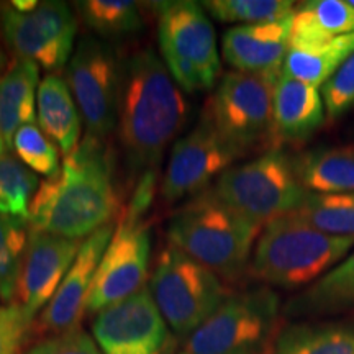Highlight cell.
<instances>
[{"mask_svg": "<svg viewBox=\"0 0 354 354\" xmlns=\"http://www.w3.org/2000/svg\"><path fill=\"white\" fill-rule=\"evenodd\" d=\"M113 167L105 140L86 135L59 171L39 184L30 205V228L81 240L112 223L120 209Z\"/></svg>", "mask_w": 354, "mask_h": 354, "instance_id": "1", "label": "cell"}, {"mask_svg": "<svg viewBox=\"0 0 354 354\" xmlns=\"http://www.w3.org/2000/svg\"><path fill=\"white\" fill-rule=\"evenodd\" d=\"M187 102L166 64L141 50L122 64L118 136L133 171H158L167 145L187 122Z\"/></svg>", "mask_w": 354, "mask_h": 354, "instance_id": "2", "label": "cell"}, {"mask_svg": "<svg viewBox=\"0 0 354 354\" xmlns=\"http://www.w3.org/2000/svg\"><path fill=\"white\" fill-rule=\"evenodd\" d=\"M263 227L223 202L214 187L194 196L171 216V246L215 272L221 281H240Z\"/></svg>", "mask_w": 354, "mask_h": 354, "instance_id": "3", "label": "cell"}, {"mask_svg": "<svg viewBox=\"0 0 354 354\" xmlns=\"http://www.w3.org/2000/svg\"><path fill=\"white\" fill-rule=\"evenodd\" d=\"M353 248L354 238L328 234L290 214L264 225L248 272L268 286L307 289Z\"/></svg>", "mask_w": 354, "mask_h": 354, "instance_id": "4", "label": "cell"}, {"mask_svg": "<svg viewBox=\"0 0 354 354\" xmlns=\"http://www.w3.org/2000/svg\"><path fill=\"white\" fill-rule=\"evenodd\" d=\"M212 187L221 201L261 227L297 212L310 194L300 183L294 156L282 148L228 167Z\"/></svg>", "mask_w": 354, "mask_h": 354, "instance_id": "5", "label": "cell"}, {"mask_svg": "<svg viewBox=\"0 0 354 354\" xmlns=\"http://www.w3.org/2000/svg\"><path fill=\"white\" fill-rule=\"evenodd\" d=\"M282 328L281 300L269 287L230 294L185 339L184 354H268Z\"/></svg>", "mask_w": 354, "mask_h": 354, "instance_id": "6", "label": "cell"}, {"mask_svg": "<svg viewBox=\"0 0 354 354\" xmlns=\"http://www.w3.org/2000/svg\"><path fill=\"white\" fill-rule=\"evenodd\" d=\"M148 289L179 339L201 328L232 294L215 272L174 246L159 254Z\"/></svg>", "mask_w": 354, "mask_h": 354, "instance_id": "7", "label": "cell"}, {"mask_svg": "<svg viewBox=\"0 0 354 354\" xmlns=\"http://www.w3.org/2000/svg\"><path fill=\"white\" fill-rule=\"evenodd\" d=\"M159 50L177 86L189 94L210 91L220 76L215 28L201 3H158Z\"/></svg>", "mask_w": 354, "mask_h": 354, "instance_id": "8", "label": "cell"}, {"mask_svg": "<svg viewBox=\"0 0 354 354\" xmlns=\"http://www.w3.org/2000/svg\"><path fill=\"white\" fill-rule=\"evenodd\" d=\"M277 77L238 71L225 74L202 110V117L243 156L276 148L272 95Z\"/></svg>", "mask_w": 354, "mask_h": 354, "instance_id": "9", "label": "cell"}, {"mask_svg": "<svg viewBox=\"0 0 354 354\" xmlns=\"http://www.w3.org/2000/svg\"><path fill=\"white\" fill-rule=\"evenodd\" d=\"M77 20L68 3L50 0L32 12L0 3V35L19 59L33 61L46 71L64 68L74 51Z\"/></svg>", "mask_w": 354, "mask_h": 354, "instance_id": "10", "label": "cell"}, {"mask_svg": "<svg viewBox=\"0 0 354 354\" xmlns=\"http://www.w3.org/2000/svg\"><path fill=\"white\" fill-rule=\"evenodd\" d=\"M66 76L87 135L105 140L117 127L120 100L122 64L113 48L95 38H82Z\"/></svg>", "mask_w": 354, "mask_h": 354, "instance_id": "11", "label": "cell"}, {"mask_svg": "<svg viewBox=\"0 0 354 354\" xmlns=\"http://www.w3.org/2000/svg\"><path fill=\"white\" fill-rule=\"evenodd\" d=\"M92 335L102 354H174L177 339L148 287L97 313Z\"/></svg>", "mask_w": 354, "mask_h": 354, "instance_id": "12", "label": "cell"}, {"mask_svg": "<svg viewBox=\"0 0 354 354\" xmlns=\"http://www.w3.org/2000/svg\"><path fill=\"white\" fill-rule=\"evenodd\" d=\"M151 256V230L143 218L122 215L97 268L87 310L99 313L145 287Z\"/></svg>", "mask_w": 354, "mask_h": 354, "instance_id": "13", "label": "cell"}, {"mask_svg": "<svg viewBox=\"0 0 354 354\" xmlns=\"http://www.w3.org/2000/svg\"><path fill=\"white\" fill-rule=\"evenodd\" d=\"M240 158L243 154L201 115L196 128L172 148L161 185L162 198L177 202L197 196Z\"/></svg>", "mask_w": 354, "mask_h": 354, "instance_id": "14", "label": "cell"}, {"mask_svg": "<svg viewBox=\"0 0 354 354\" xmlns=\"http://www.w3.org/2000/svg\"><path fill=\"white\" fill-rule=\"evenodd\" d=\"M79 240L56 236L30 228L24 264H21L15 304L24 308L30 322L44 305L51 302L66 274L81 250Z\"/></svg>", "mask_w": 354, "mask_h": 354, "instance_id": "15", "label": "cell"}, {"mask_svg": "<svg viewBox=\"0 0 354 354\" xmlns=\"http://www.w3.org/2000/svg\"><path fill=\"white\" fill-rule=\"evenodd\" d=\"M115 233L113 223L82 241L81 250L73 266L56 290L55 297L46 305L38 320V331L51 336L77 330L84 313L87 312V300L91 294L97 268Z\"/></svg>", "mask_w": 354, "mask_h": 354, "instance_id": "16", "label": "cell"}, {"mask_svg": "<svg viewBox=\"0 0 354 354\" xmlns=\"http://www.w3.org/2000/svg\"><path fill=\"white\" fill-rule=\"evenodd\" d=\"M292 19L294 15L227 30L221 41L225 61L238 73L279 76L289 51Z\"/></svg>", "mask_w": 354, "mask_h": 354, "instance_id": "17", "label": "cell"}, {"mask_svg": "<svg viewBox=\"0 0 354 354\" xmlns=\"http://www.w3.org/2000/svg\"><path fill=\"white\" fill-rule=\"evenodd\" d=\"M326 110L320 88L279 74L272 95V135L276 148L300 146L325 123Z\"/></svg>", "mask_w": 354, "mask_h": 354, "instance_id": "18", "label": "cell"}, {"mask_svg": "<svg viewBox=\"0 0 354 354\" xmlns=\"http://www.w3.org/2000/svg\"><path fill=\"white\" fill-rule=\"evenodd\" d=\"M292 318H338L354 313V251L286 305Z\"/></svg>", "mask_w": 354, "mask_h": 354, "instance_id": "19", "label": "cell"}, {"mask_svg": "<svg viewBox=\"0 0 354 354\" xmlns=\"http://www.w3.org/2000/svg\"><path fill=\"white\" fill-rule=\"evenodd\" d=\"M268 354H354V317L312 318L282 326Z\"/></svg>", "mask_w": 354, "mask_h": 354, "instance_id": "20", "label": "cell"}, {"mask_svg": "<svg viewBox=\"0 0 354 354\" xmlns=\"http://www.w3.org/2000/svg\"><path fill=\"white\" fill-rule=\"evenodd\" d=\"M38 122L66 156L81 143L82 118L68 82L57 74H50L38 87Z\"/></svg>", "mask_w": 354, "mask_h": 354, "instance_id": "21", "label": "cell"}, {"mask_svg": "<svg viewBox=\"0 0 354 354\" xmlns=\"http://www.w3.org/2000/svg\"><path fill=\"white\" fill-rule=\"evenodd\" d=\"M38 81V64L26 59H17L0 79V133L7 148L21 127L37 120Z\"/></svg>", "mask_w": 354, "mask_h": 354, "instance_id": "22", "label": "cell"}, {"mask_svg": "<svg viewBox=\"0 0 354 354\" xmlns=\"http://www.w3.org/2000/svg\"><path fill=\"white\" fill-rule=\"evenodd\" d=\"M294 162L310 194L354 192V146H320L294 156Z\"/></svg>", "mask_w": 354, "mask_h": 354, "instance_id": "23", "label": "cell"}, {"mask_svg": "<svg viewBox=\"0 0 354 354\" xmlns=\"http://www.w3.org/2000/svg\"><path fill=\"white\" fill-rule=\"evenodd\" d=\"M354 32L349 0H310L295 8L289 48H307Z\"/></svg>", "mask_w": 354, "mask_h": 354, "instance_id": "24", "label": "cell"}, {"mask_svg": "<svg viewBox=\"0 0 354 354\" xmlns=\"http://www.w3.org/2000/svg\"><path fill=\"white\" fill-rule=\"evenodd\" d=\"M351 53H354V32L313 46L289 48L282 74L322 88Z\"/></svg>", "mask_w": 354, "mask_h": 354, "instance_id": "25", "label": "cell"}, {"mask_svg": "<svg viewBox=\"0 0 354 354\" xmlns=\"http://www.w3.org/2000/svg\"><path fill=\"white\" fill-rule=\"evenodd\" d=\"M294 215L328 234L354 238V192L308 194Z\"/></svg>", "mask_w": 354, "mask_h": 354, "instance_id": "26", "label": "cell"}, {"mask_svg": "<svg viewBox=\"0 0 354 354\" xmlns=\"http://www.w3.org/2000/svg\"><path fill=\"white\" fill-rule=\"evenodd\" d=\"M76 6L84 24L102 37H127L143 28V17L136 2L84 0Z\"/></svg>", "mask_w": 354, "mask_h": 354, "instance_id": "27", "label": "cell"}, {"mask_svg": "<svg viewBox=\"0 0 354 354\" xmlns=\"http://www.w3.org/2000/svg\"><path fill=\"white\" fill-rule=\"evenodd\" d=\"M38 177L10 154L0 156V215L30 221Z\"/></svg>", "mask_w": 354, "mask_h": 354, "instance_id": "28", "label": "cell"}, {"mask_svg": "<svg viewBox=\"0 0 354 354\" xmlns=\"http://www.w3.org/2000/svg\"><path fill=\"white\" fill-rule=\"evenodd\" d=\"M28 221L0 215V300L15 299L30 230Z\"/></svg>", "mask_w": 354, "mask_h": 354, "instance_id": "29", "label": "cell"}, {"mask_svg": "<svg viewBox=\"0 0 354 354\" xmlns=\"http://www.w3.org/2000/svg\"><path fill=\"white\" fill-rule=\"evenodd\" d=\"M202 6L221 24L243 25L286 19L297 8L290 0H207Z\"/></svg>", "mask_w": 354, "mask_h": 354, "instance_id": "30", "label": "cell"}, {"mask_svg": "<svg viewBox=\"0 0 354 354\" xmlns=\"http://www.w3.org/2000/svg\"><path fill=\"white\" fill-rule=\"evenodd\" d=\"M20 162L30 171L51 177L59 171V149L37 125H25L12 141Z\"/></svg>", "mask_w": 354, "mask_h": 354, "instance_id": "31", "label": "cell"}, {"mask_svg": "<svg viewBox=\"0 0 354 354\" xmlns=\"http://www.w3.org/2000/svg\"><path fill=\"white\" fill-rule=\"evenodd\" d=\"M322 99L325 104L326 117L338 120L354 109V53L328 81L323 84Z\"/></svg>", "mask_w": 354, "mask_h": 354, "instance_id": "32", "label": "cell"}, {"mask_svg": "<svg viewBox=\"0 0 354 354\" xmlns=\"http://www.w3.org/2000/svg\"><path fill=\"white\" fill-rule=\"evenodd\" d=\"M32 322L19 304L0 307V354H19Z\"/></svg>", "mask_w": 354, "mask_h": 354, "instance_id": "33", "label": "cell"}, {"mask_svg": "<svg viewBox=\"0 0 354 354\" xmlns=\"http://www.w3.org/2000/svg\"><path fill=\"white\" fill-rule=\"evenodd\" d=\"M26 354H102L94 339L81 328L50 336L30 349Z\"/></svg>", "mask_w": 354, "mask_h": 354, "instance_id": "34", "label": "cell"}, {"mask_svg": "<svg viewBox=\"0 0 354 354\" xmlns=\"http://www.w3.org/2000/svg\"><path fill=\"white\" fill-rule=\"evenodd\" d=\"M156 177L158 171H146L141 174V179L138 180V185H136L131 201L128 203V209L123 212V215L130 216V218H143V215L153 203Z\"/></svg>", "mask_w": 354, "mask_h": 354, "instance_id": "35", "label": "cell"}, {"mask_svg": "<svg viewBox=\"0 0 354 354\" xmlns=\"http://www.w3.org/2000/svg\"><path fill=\"white\" fill-rule=\"evenodd\" d=\"M7 63H8L7 53L2 46H0V79H2L3 74L7 73Z\"/></svg>", "mask_w": 354, "mask_h": 354, "instance_id": "36", "label": "cell"}, {"mask_svg": "<svg viewBox=\"0 0 354 354\" xmlns=\"http://www.w3.org/2000/svg\"><path fill=\"white\" fill-rule=\"evenodd\" d=\"M6 148H7V145L2 138V133H0V156H3V151H6Z\"/></svg>", "mask_w": 354, "mask_h": 354, "instance_id": "37", "label": "cell"}, {"mask_svg": "<svg viewBox=\"0 0 354 354\" xmlns=\"http://www.w3.org/2000/svg\"><path fill=\"white\" fill-rule=\"evenodd\" d=\"M349 3H351V6L354 7V0H349Z\"/></svg>", "mask_w": 354, "mask_h": 354, "instance_id": "38", "label": "cell"}, {"mask_svg": "<svg viewBox=\"0 0 354 354\" xmlns=\"http://www.w3.org/2000/svg\"><path fill=\"white\" fill-rule=\"evenodd\" d=\"M180 354H184V353H180Z\"/></svg>", "mask_w": 354, "mask_h": 354, "instance_id": "39", "label": "cell"}]
</instances>
